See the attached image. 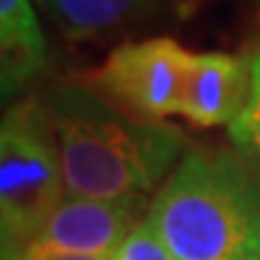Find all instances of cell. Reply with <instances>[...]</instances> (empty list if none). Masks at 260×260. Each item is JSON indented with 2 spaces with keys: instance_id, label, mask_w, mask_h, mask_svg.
Instances as JSON below:
<instances>
[{
  "instance_id": "obj_3",
  "label": "cell",
  "mask_w": 260,
  "mask_h": 260,
  "mask_svg": "<svg viewBox=\"0 0 260 260\" xmlns=\"http://www.w3.org/2000/svg\"><path fill=\"white\" fill-rule=\"evenodd\" d=\"M65 178L46 102L12 104L0 125V246L12 260L63 203Z\"/></svg>"
},
{
  "instance_id": "obj_8",
  "label": "cell",
  "mask_w": 260,
  "mask_h": 260,
  "mask_svg": "<svg viewBox=\"0 0 260 260\" xmlns=\"http://www.w3.org/2000/svg\"><path fill=\"white\" fill-rule=\"evenodd\" d=\"M65 37L92 39L135 19L154 0H44Z\"/></svg>"
},
{
  "instance_id": "obj_11",
  "label": "cell",
  "mask_w": 260,
  "mask_h": 260,
  "mask_svg": "<svg viewBox=\"0 0 260 260\" xmlns=\"http://www.w3.org/2000/svg\"><path fill=\"white\" fill-rule=\"evenodd\" d=\"M58 260H109L106 255H65Z\"/></svg>"
},
{
  "instance_id": "obj_9",
  "label": "cell",
  "mask_w": 260,
  "mask_h": 260,
  "mask_svg": "<svg viewBox=\"0 0 260 260\" xmlns=\"http://www.w3.org/2000/svg\"><path fill=\"white\" fill-rule=\"evenodd\" d=\"M248 58H251V92L243 111L229 125V140L243 164L260 176V46Z\"/></svg>"
},
{
  "instance_id": "obj_10",
  "label": "cell",
  "mask_w": 260,
  "mask_h": 260,
  "mask_svg": "<svg viewBox=\"0 0 260 260\" xmlns=\"http://www.w3.org/2000/svg\"><path fill=\"white\" fill-rule=\"evenodd\" d=\"M109 260H176L169 246L161 241L149 222H140L133 232L123 239V243L109 255Z\"/></svg>"
},
{
  "instance_id": "obj_2",
  "label": "cell",
  "mask_w": 260,
  "mask_h": 260,
  "mask_svg": "<svg viewBox=\"0 0 260 260\" xmlns=\"http://www.w3.org/2000/svg\"><path fill=\"white\" fill-rule=\"evenodd\" d=\"M145 219L176 260H260V176L236 152L193 149Z\"/></svg>"
},
{
  "instance_id": "obj_7",
  "label": "cell",
  "mask_w": 260,
  "mask_h": 260,
  "mask_svg": "<svg viewBox=\"0 0 260 260\" xmlns=\"http://www.w3.org/2000/svg\"><path fill=\"white\" fill-rule=\"evenodd\" d=\"M46 63V37L29 0H0V84L3 96L22 92Z\"/></svg>"
},
{
  "instance_id": "obj_1",
  "label": "cell",
  "mask_w": 260,
  "mask_h": 260,
  "mask_svg": "<svg viewBox=\"0 0 260 260\" xmlns=\"http://www.w3.org/2000/svg\"><path fill=\"white\" fill-rule=\"evenodd\" d=\"M46 106L56 128L65 190L73 198H142L186 145L176 125L138 118L92 87L60 84Z\"/></svg>"
},
{
  "instance_id": "obj_5",
  "label": "cell",
  "mask_w": 260,
  "mask_h": 260,
  "mask_svg": "<svg viewBox=\"0 0 260 260\" xmlns=\"http://www.w3.org/2000/svg\"><path fill=\"white\" fill-rule=\"evenodd\" d=\"M142 198H65L34 239L12 260H58L65 255H111L138 226Z\"/></svg>"
},
{
  "instance_id": "obj_6",
  "label": "cell",
  "mask_w": 260,
  "mask_h": 260,
  "mask_svg": "<svg viewBox=\"0 0 260 260\" xmlns=\"http://www.w3.org/2000/svg\"><path fill=\"white\" fill-rule=\"evenodd\" d=\"M251 92V58L232 53H193L181 116L195 125H232Z\"/></svg>"
},
{
  "instance_id": "obj_4",
  "label": "cell",
  "mask_w": 260,
  "mask_h": 260,
  "mask_svg": "<svg viewBox=\"0 0 260 260\" xmlns=\"http://www.w3.org/2000/svg\"><path fill=\"white\" fill-rule=\"evenodd\" d=\"M190 60L171 37L123 44L89 75V87L138 118L161 121L183 111Z\"/></svg>"
}]
</instances>
